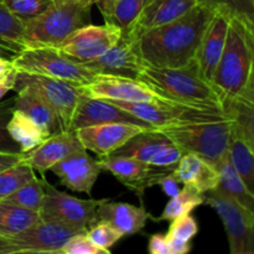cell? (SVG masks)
Masks as SVG:
<instances>
[{"label":"cell","instance_id":"7a4b0ae2","mask_svg":"<svg viewBox=\"0 0 254 254\" xmlns=\"http://www.w3.org/2000/svg\"><path fill=\"white\" fill-rule=\"evenodd\" d=\"M138 81L164 101L208 111L225 112L222 94L211 82L201 76L195 60L188 66L179 68L144 64Z\"/></svg>","mask_w":254,"mask_h":254},{"label":"cell","instance_id":"8fae6325","mask_svg":"<svg viewBox=\"0 0 254 254\" xmlns=\"http://www.w3.org/2000/svg\"><path fill=\"white\" fill-rule=\"evenodd\" d=\"M122 36V30L113 24H87L72 32L61 42L57 51L77 64L97 59L114 46Z\"/></svg>","mask_w":254,"mask_h":254},{"label":"cell","instance_id":"4dcf8cb0","mask_svg":"<svg viewBox=\"0 0 254 254\" xmlns=\"http://www.w3.org/2000/svg\"><path fill=\"white\" fill-rule=\"evenodd\" d=\"M41 220L36 211L0 200V236L14 237Z\"/></svg>","mask_w":254,"mask_h":254},{"label":"cell","instance_id":"7402d4cb","mask_svg":"<svg viewBox=\"0 0 254 254\" xmlns=\"http://www.w3.org/2000/svg\"><path fill=\"white\" fill-rule=\"evenodd\" d=\"M98 221L113 226L123 237L133 236L145 227L148 220L153 216L144 206H134L126 202H112L109 198L101 203L97 208Z\"/></svg>","mask_w":254,"mask_h":254},{"label":"cell","instance_id":"7dc6e473","mask_svg":"<svg viewBox=\"0 0 254 254\" xmlns=\"http://www.w3.org/2000/svg\"><path fill=\"white\" fill-rule=\"evenodd\" d=\"M19 248L9 237L0 236V254H19Z\"/></svg>","mask_w":254,"mask_h":254},{"label":"cell","instance_id":"1f68e13d","mask_svg":"<svg viewBox=\"0 0 254 254\" xmlns=\"http://www.w3.org/2000/svg\"><path fill=\"white\" fill-rule=\"evenodd\" d=\"M201 205H203V193L198 192L196 189L191 188V186L184 185L180 192L170 198L160 217L153 218V220L173 221L180 216L189 215Z\"/></svg>","mask_w":254,"mask_h":254},{"label":"cell","instance_id":"52a82bcc","mask_svg":"<svg viewBox=\"0 0 254 254\" xmlns=\"http://www.w3.org/2000/svg\"><path fill=\"white\" fill-rule=\"evenodd\" d=\"M109 102L130 113L131 116L136 117L154 129L181 126V124L200 123V122L231 119L230 114L226 112L208 111V109L184 106V104L164 101L158 97L150 102Z\"/></svg>","mask_w":254,"mask_h":254},{"label":"cell","instance_id":"4fadbf2b","mask_svg":"<svg viewBox=\"0 0 254 254\" xmlns=\"http://www.w3.org/2000/svg\"><path fill=\"white\" fill-rule=\"evenodd\" d=\"M82 64L96 74L138 79L145 64L139 55L135 40L122 32L119 41L112 49Z\"/></svg>","mask_w":254,"mask_h":254},{"label":"cell","instance_id":"f1b7e54d","mask_svg":"<svg viewBox=\"0 0 254 254\" xmlns=\"http://www.w3.org/2000/svg\"><path fill=\"white\" fill-rule=\"evenodd\" d=\"M146 0H98L96 5L103 15L104 22L127 30L138 19Z\"/></svg>","mask_w":254,"mask_h":254},{"label":"cell","instance_id":"44dd1931","mask_svg":"<svg viewBox=\"0 0 254 254\" xmlns=\"http://www.w3.org/2000/svg\"><path fill=\"white\" fill-rule=\"evenodd\" d=\"M228 25H230V19L227 16L220 12H215L207 29L205 30V34L196 52L195 62L198 67V71L201 76L211 83L225 47Z\"/></svg>","mask_w":254,"mask_h":254},{"label":"cell","instance_id":"c3c4849f","mask_svg":"<svg viewBox=\"0 0 254 254\" xmlns=\"http://www.w3.org/2000/svg\"><path fill=\"white\" fill-rule=\"evenodd\" d=\"M12 68V64L10 60H5L2 57H0V78L6 73L7 71Z\"/></svg>","mask_w":254,"mask_h":254},{"label":"cell","instance_id":"ffe728a7","mask_svg":"<svg viewBox=\"0 0 254 254\" xmlns=\"http://www.w3.org/2000/svg\"><path fill=\"white\" fill-rule=\"evenodd\" d=\"M103 123H131L151 128L143 121L121 109L112 102L106 99L89 98L81 94L72 121V130L74 131L76 129L84 127Z\"/></svg>","mask_w":254,"mask_h":254},{"label":"cell","instance_id":"e0dca14e","mask_svg":"<svg viewBox=\"0 0 254 254\" xmlns=\"http://www.w3.org/2000/svg\"><path fill=\"white\" fill-rule=\"evenodd\" d=\"M50 170L59 178L61 185L74 192L91 196L102 168L98 160L92 158L86 149H81L55 164Z\"/></svg>","mask_w":254,"mask_h":254},{"label":"cell","instance_id":"d6a6232c","mask_svg":"<svg viewBox=\"0 0 254 254\" xmlns=\"http://www.w3.org/2000/svg\"><path fill=\"white\" fill-rule=\"evenodd\" d=\"M198 4L254 29V0H198Z\"/></svg>","mask_w":254,"mask_h":254},{"label":"cell","instance_id":"484cf974","mask_svg":"<svg viewBox=\"0 0 254 254\" xmlns=\"http://www.w3.org/2000/svg\"><path fill=\"white\" fill-rule=\"evenodd\" d=\"M7 131L12 140L19 145L22 154L32 150L35 146L49 138V135L30 117L16 108H14L7 122Z\"/></svg>","mask_w":254,"mask_h":254},{"label":"cell","instance_id":"7c38bea8","mask_svg":"<svg viewBox=\"0 0 254 254\" xmlns=\"http://www.w3.org/2000/svg\"><path fill=\"white\" fill-rule=\"evenodd\" d=\"M86 232L55 221L40 220L10 240L20 253H60L69 238Z\"/></svg>","mask_w":254,"mask_h":254},{"label":"cell","instance_id":"ab89813d","mask_svg":"<svg viewBox=\"0 0 254 254\" xmlns=\"http://www.w3.org/2000/svg\"><path fill=\"white\" fill-rule=\"evenodd\" d=\"M61 254H106L104 251L97 247L88 238L86 233H78L73 236L62 247Z\"/></svg>","mask_w":254,"mask_h":254},{"label":"cell","instance_id":"8992f818","mask_svg":"<svg viewBox=\"0 0 254 254\" xmlns=\"http://www.w3.org/2000/svg\"><path fill=\"white\" fill-rule=\"evenodd\" d=\"M16 72L39 74L81 87L97 76L82 64L71 61L52 47H26L10 60Z\"/></svg>","mask_w":254,"mask_h":254},{"label":"cell","instance_id":"3957f363","mask_svg":"<svg viewBox=\"0 0 254 254\" xmlns=\"http://www.w3.org/2000/svg\"><path fill=\"white\" fill-rule=\"evenodd\" d=\"M254 29L230 19L223 52L212 77V84L223 101L248 97L253 98Z\"/></svg>","mask_w":254,"mask_h":254},{"label":"cell","instance_id":"2e32d148","mask_svg":"<svg viewBox=\"0 0 254 254\" xmlns=\"http://www.w3.org/2000/svg\"><path fill=\"white\" fill-rule=\"evenodd\" d=\"M77 89L89 98L106 101L150 102L156 98L155 94L138 79L108 74H97L93 81Z\"/></svg>","mask_w":254,"mask_h":254},{"label":"cell","instance_id":"9c48e42d","mask_svg":"<svg viewBox=\"0 0 254 254\" xmlns=\"http://www.w3.org/2000/svg\"><path fill=\"white\" fill-rule=\"evenodd\" d=\"M44 201L40 208V218L45 221H55L78 230L88 231L98 222L97 208L103 201L82 200L66 192L57 190L44 178Z\"/></svg>","mask_w":254,"mask_h":254},{"label":"cell","instance_id":"7bdbcfd3","mask_svg":"<svg viewBox=\"0 0 254 254\" xmlns=\"http://www.w3.org/2000/svg\"><path fill=\"white\" fill-rule=\"evenodd\" d=\"M166 236V242H168L169 254H188L192 250V243L191 241L181 240V238L171 236L168 233Z\"/></svg>","mask_w":254,"mask_h":254},{"label":"cell","instance_id":"30bf717a","mask_svg":"<svg viewBox=\"0 0 254 254\" xmlns=\"http://www.w3.org/2000/svg\"><path fill=\"white\" fill-rule=\"evenodd\" d=\"M225 226L231 254H254V212L215 190L203 193Z\"/></svg>","mask_w":254,"mask_h":254},{"label":"cell","instance_id":"bcb514c9","mask_svg":"<svg viewBox=\"0 0 254 254\" xmlns=\"http://www.w3.org/2000/svg\"><path fill=\"white\" fill-rule=\"evenodd\" d=\"M22 159V154H9V153H0V171L14 164L19 163Z\"/></svg>","mask_w":254,"mask_h":254},{"label":"cell","instance_id":"d6986e66","mask_svg":"<svg viewBox=\"0 0 254 254\" xmlns=\"http://www.w3.org/2000/svg\"><path fill=\"white\" fill-rule=\"evenodd\" d=\"M81 149L84 148L79 143L76 131H64L50 135L32 150L22 154L21 160L31 166L35 173L37 171L41 178H45L46 171H49L55 164Z\"/></svg>","mask_w":254,"mask_h":254},{"label":"cell","instance_id":"cb8c5ba5","mask_svg":"<svg viewBox=\"0 0 254 254\" xmlns=\"http://www.w3.org/2000/svg\"><path fill=\"white\" fill-rule=\"evenodd\" d=\"M227 158L247 188L254 193V143L247 140L232 126Z\"/></svg>","mask_w":254,"mask_h":254},{"label":"cell","instance_id":"d590c367","mask_svg":"<svg viewBox=\"0 0 254 254\" xmlns=\"http://www.w3.org/2000/svg\"><path fill=\"white\" fill-rule=\"evenodd\" d=\"M2 4L24 22L44 12L54 0H1Z\"/></svg>","mask_w":254,"mask_h":254},{"label":"cell","instance_id":"836d02e7","mask_svg":"<svg viewBox=\"0 0 254 254\" xmlns=\"http://www.w3.org/2000/svg\"><path fill=\"white\" fill-rule=\"evenodd\" d=\"M44 178L39 179L37 176H35L29 183L22 185L16 191L2 198V201L39 212L40 208H41L42 201H44Z\"/></svg>","mask_w":254,"mask_h":254},{"label":"cell","instance_id":"9a60e30c","mask_svg":"<svg viewBox=\"0 0 254 254\" xmlns=\"http://www.w3.org/2000/svg\"><path fill=\"white\" fill-rule=\"evenodd\" d=\"M102 170L109 171L129 190L134 191L139 198H143L148 188L156 185L159 179L171 170L153 168L136 159L121 155H108L98 160Z\"/></svg>","mask_w":254,"mask_h":254},{"label":"cell","instance_id":"83f0119b","mask_svg":"<svg viewBox=\"0 0 254 254\" xmlns=\"http://www.w3.org/2000/svg\"><path fill=\"white\" fill-rule=\"evenodd\" d=\"M166 141H169V139L161 131L156 129H149V130L141 131L134 135L111 155L128 156V158L136 159L149 165V161L153 158L154 154Z\"/></svg>","mask_w":254,"mask_h":254},{"label":"cell","instance_id":"4316f807","mask_svg":"<svg viewBox=\"0 0 254 254\" xmlns=\"http://www.w3.org/2000/svg\"><path fill=\"white\" fill-rule=\"evenodd\" d=\"M15 108L24 112L47 135L64 133L54 112L40 99L26 91H17L15 96Z\"/></svg>","mask_w":254,"mask_h":254},{"label":"cell","instance_id":"ac0fdd59","mask_svg":"<svg viewBox=\"0 0 254 254\" xmlns=\"http://www.w3.org/2000/svg\"><path fill=\"white\" fill-rule=\"evenodd\" d=\"M198 4V0H146L138 19L122 31L136 40L141 34L179 19Z\"/></svg>","mask_w":254,"mask_h":254},{"label":"cell","instance_id":"8d00e7d4","mask_svg":"<svg viewBox=\"0 0 254 254\" xmlns=\"http://www.w3.org/2000/svg\"><path fill=\"white\" fill-rule=\"evenodd\" d=\"M87 236L89 240L94 243L98 248L104 251L106 254L111 253V248L118 242L123 236L121 232L116 230L113 226L109 223L103 222V221H98L96 225L92 226L88 231H87Z\"/></svg>","mask_w":254,"mask_h":254},{"label":"cell","instance_id":"f546056e","mask_svg":"<svg viewBox=\"0 0 254 254\" xmlns=\"http://www.w3.org/2000/svg\"><path fill=\"white\" fill-rule=\"evenodd\" d=\"M25 49V22L0 0V50L15 56Z\"/></svg>","mask_w":254,"mask_h":254},{"label":"cell","instance_id":"ba28073f","mask_svg":"<svg viewBox=\"0 0 254 254\" xmlns=\"http://www.w3.org/2000/svg\"><path fill=\"white\" fill-rule=\"evenodd\" d=\"M14 91L31 93L54 112L62 131H73L72 121L81 96L73 84L39 74L16 72Z\"/></svg>","mask_w":254,"mask_h":254},{"label":"cell","instance_id":"5bb4252c","mask_svg":"<svg viewBox=\"0 0 254 254\" xmlns=\"http://www.w3.org/2000/svg\"><path fill=\"white\" fill-rule=\"evenodd\" d=\"M149 129L154 128L131 123H103L84 127L74 131L86 150L96 153L99 158H104L114 153L134 135Z\"/></svg>","mask_w":254,"mask_h":254},{"label":"cell","instance_id":"ee69618b","mask_svg":"<svg viewBox=\"0 0 254 254\" xmlns=\"http://www.w3.org/2000/svg\"><path fill=\"white\" fill-rule=\"evenodd\" d=\"M148 251L151 254H169L168 242L165 235H153L149 240Z\"/></svg>","mask_w":254,"mask_h":254},{"label":"cell","instance_id":"60d3db41","mask_svg":"<svg viewBox=\"0 0 254 254\" xmlns=\"http://www.w3.org/2000/svg\"><path fill=\"white\" fill-rule=\"evenodd\" d=\"M171 225L169 227V232L171 236L181 238L185 241H192L198 233V223L191 213L175 218L170 221Z\"/></svg>","mask_w":254,"mask_h":254},{"label":"cell","instance_id":"e575fe53","mask_svg":"<svg viewBox=\"0 0 254 254\" xmlns=\"http://www.w3.org/2000/svg\"><path fill=\"white\" fill-rule=\"evenodd\" d=\"M35 176L36 173L34 169L22 160L0 171V200L29 183Z\"/></svg>","mask_w":254,"mask_h":254},{"label":"cell","instance_id":"74e56055","mask_svg":"<svg viewBox=\"0 0 254 254\" xmlns=\"http://www.w3.org/2000/svg\"><path fill=\"white\" fill-rule=\"evenodd\" d=\"M15 108V96L0 102V153L22 154L19 145L12 140L7 131V122Z\"/></svg>","mask_w":254,"mask_h":254},{"label":"cell","instance_id":"277c9868","mask_svg":"<svg viewBox=\"0 0 254 254\" xmlns=\"http://www.w3.org/2000/svg\"><path fill=\"white\" fill-rule=\"evenodd\" d=\"M93 0H54L34 19L25 22L26 47L57 49L67 36L91 22Z\"/></svg>","mask_w":254,"mask_h":254},{"label":"cell","instance_id":"6da1fadb","mask_svg":"<svg viewBox=\"0 0 254 254\" xmlns=\"http://www.w3.org/2000/svg\"><path fill=\"white\" fill-rule=\"evenodd\" d=\"M215 11L197 4L179 19L145 31L135 40L145 64L179 68L195 60L198 45Z\"/></svg>","mask_w":254,"mask_h":254},{"label":"cell","instance_id":"b9f144b4","mask_svg":"<svg viewBox=\"0 0 254 254\" xmlns=\"http://www.w3.org/2000/svg\"><path fill=\"white\" fill-rule=\"evenodd\" d=\"M156 185L160 186L161 190H163V192L165 193L166 196H169L170 198L178 195L181 190L180 183L176 180V178L174 176L173 171H171V173L164 174V175L158 180Z\"/></svg>","mask_w":254,"mask_h":254},{"label":"cell","instance_id":"f35d334b","mask_svg":"<svg viewBox=\"0 0 254 254\" xmlns=\"http://www.w3.org/2000/svg\"><path fill=\"white\" fill-rule=\"evenodd\" d=\"M183 155V151L175 144L169 140L158 149V151L154 154L153 158L149 161V165L153 166V168L173 171Z\"/></svg>","mask_w":254,"mask_h":254},{"label":"cell","instance_id":"603a6c76","mask_svg":"<svg viewBox=\"0 0 254 254\" xmlns=\"http://www.w3.org/2000/svg\"><path fill=\"white\" fill-rule=\"evenodd\" d=\"M173 174L179 183L191 186L201 193L215 190L220 178L217 169L193 154H184Z\"/></svg>","mask_w":254,"mask_h":254},{"label":"cell","instance_id":"681fc988","mask_svg":"<svg viewBox=\"0 0 254 254\" xmlns=\"http://www.w3.org/2000/svg\"><path fill=\"white\" fill-rule=\"evenodd\" d=\"M97 1H98V0H93V4H96Z\"/></svg>","mask_w":254,"mask_h":254},{"label":"cell","instance_id":"f6af8a7d","mask_svg":"<svg viewBox=\"0 0 254 254\" xmlns=\"http://www.w3.org/2000/svg\"><path fill=\"white\" fill-rule=\"evenodd\" d=\"M15 79H16V71H15L14 68L7 71L6 73L0 78V101H1V98L7 93V92L14 89Z\"/></svg>","mask_w":254,"mask_h":254},{"label":"cell","instance_id":"d4e9b609","mask_svg":"<svg viewBox=\"0 0 254 254\" xmlns=\"http://www.w3.org/2000/svg\"><path fill=\"white\" fill-rule=\"evenodd\" d=\"M218 174L220 178L215 191L220 192L221 195L227 196L231 200L236 201L245 208L254 212V193L247 188L242 178L231 165L227 156L218 166Z\"/></svg>","mask_w":254,"mask_h":254},{"label":"cell","instance_id":"5b68a950","mask_svg":"<svg viewBox=\"0 0 254 254\" xmlns=\"http://www.w3.org/2000/svg\"><path fill=\"white\" fill-rule=\"evenodd\" d=\"M232 119L158 128L183 154L200 156L217 169L227 156Z\"/></svg>","mask_w":254,"mask_h":254}]
</instances>
